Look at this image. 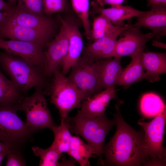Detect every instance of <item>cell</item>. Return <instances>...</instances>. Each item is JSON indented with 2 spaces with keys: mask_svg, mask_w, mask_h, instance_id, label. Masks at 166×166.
Masks as SVG:
<instances>
[{
  "mask_svg": "<svg viewBox=\"0 0 166 166\" xmlns=\"http://www.w3.org/2000/svg\"><path fill=\"white\" fill-rule=\"evenodd\" d=\"M44 48L31 42L0 38V49L30 62L43 72L45 53L43 51Z\"/></svg>",
  "mask_w": 166,
  "mask_h": 166,
  "instance_id": "cell-12",
  "label": "cell"
},
{
  "mask_svg": "<svg viewBox=\"0 0 166 166\" xmlns=\"http://www.w3.org/2000/svg\"><path fill=\"white\" fill-rule=\"evenodd\" d=\"M67 153L81 166H90L89 159L95 156L87 143L78 135L72 136Z\"/></svg>",
  "mask_w": 166,
  "mask_h": 166,
  "instance_id": "cell-25",
  "label": "cell"
},
{
  "mask_svg": "<svg viewBox=\"0 0 166 166\" xmlns=\"http://www.w3.org/2000/svg\"><path fill=\"white\" fill-rule=\"evenodd\" d=\"M6 166H23L26 164L20 153L11 150L7 155Z\"/></svg>",
  "mask_w": 166,
  "mask_h": 166,
  "instance_id": "cell-31",
  "label": "cell"
},
{
  "mask_svg": "<svg viewBox=\"0 0 166 166\" xmlns=\"http://www.w3.org/2000/svg\"><path fill=\"white\" fill-rule=\"evenodd\" d=\"M131 24H123L115 31L93 41L84 47L82 56L92 61L111 57L116 47L117 38L121 32Z\"/></svg>",
  "mask_w": 166,
  "mask_h": 166,
  "instance_id": "cell-15",
  "label": "cell"
},
{
  "mask_svg": "<svg viewBox=\"0 0 166 166\" xmlns=\"http://www.w3.org/2000/svg\"><path fill=\"white\" fill-rule=\"evenodd\" d=\"M114 87L104 89L93 96L85 99L82 102L80 109L77 116L80 117H93L105 114L109 102L116 98Z\"/></svg>",
  "mask_w": 166,
  "mask_h": 166,
  "instance_id": "cell-17",
  "label": "cell"
},
{
  "mask_svg": "<svg viewBox=\"0 0 166 166\" xmlns=\"http://www.w3.org/2000/svg\"><path fill=\"white\" fill-rule=\"evenodd\" d=\"M45 15L49 16L53 14L67 11L69 8L68 0H43Z\"/></svg>",
  "mask_w": 166,
  "mask_h": 166,
  "instance_id": "cell-29",
  "label": "cell"
},
{
  "mask_svg": "<svg viewBox=\"0 0 166 166\" xmlns=\"http://www.w3.org/2000/svg\"><path fill=\"white\" fill-rule=\"evenodd\" d=\"M19 110L24 111L26 125L33 131L51 128L55 125L47 106L43 88L42 87L35 88L32 95L25 97L19 106Z\"/></svg>",
  "mask_w": 166,
  "mask_h": 166,
  "instance_id": "cell-7",
  "label": "cell"
},
{
  "mask_svg": "<svg viewBox=\"0 0 166 166\" xmlns=\"http://www.w3.org/2000/svg\"><path fill=\"white\" fill-rule=\"evenodd\" d=\"M64 120L69 123L70 132L82 137L93 154L98 157V164L105 165L102 156L105 139L109 131L115 125L114 120L109 119L105 113L93 117L68 116Z\"/></svg>",
  "mask_w": 166,
  "mask_h": 166,
  "instance_id": "cell-2",
  "label": "cell"
},
{
  "mask_svg": "<svg viewBox=\"0 0 166 166\" xmlns=\"http://www.w3.org/2000/svg\"><path fill=\"white\" fill-rule=\"evenodd\" d=\"M91 6L92 9L89 14L94 16L97 14H101L117 26L123 25V22L125 20L138 17L144 12L128 5H116L105 8L99 6L94 1L91 2Z\"/></svg>",
  "mask_w": 166,
  "mask_h": 166,
  "instance_id": "cell-18",
  "label": "cell"
},
{
  "mask_svg": "<svg viewBox=\"0 0 166 166\" xmlns=\"http://www.w3.org/2000/svg\"><path fill=\"white\" fill-rule=\"evenodd\" d=\"M52 76L51 101L58 109L61 119H64L71 111L80 108L82 102L87 97L59 69L54 71Z\"/></svg>",
  "mask_w": 166,
  "mask_h": 166,
  "instance_id": "cell-4",
  "label": "cell"
},
{
  "mask_svg": "<svg viewBox=\"0 0 166 166\" xmlns=\"http://www.w3.org/2000/svg\"><path fill=\"white\" fill-rule=\"evenodd\" d=\"M143 49L139 50L130 57L132 60L124 69L117 85L123 86L125 89L138 81L146 79L145 72L141 60Z\"/></svg>",
  "mask_w": 166,
  "mask_h": 166,
  "instance_id": "cell-21",
  "label": "cell"
},
{
  "mask_svg": "<svg viewBox=\"0 0 166 166\" xmlns=\"http://www.w3.org/2000/svg\"><path fill=\"white\" fill-rule=\"evenodd\" d=\"M8 3L13 7H15L16 5H15L16 2L18 0H8Z\"/></svg>",
  "mask_w": 166,
  "mask_h": 166,
  "instance_id": "cell-39",
  "label": "cell"
},
{
  "mask_svg": "<svg viewBox=\"0 0 166 166\" xmlns=\"http://www.w3.org/2000/svg\"><path fill=\"white\" fill-rule=\"evenodd\" d=\"M71 69L68 78L87 98L102 91L98 60L92 61L82 56Z\"/></svg>",
  "mask_w": 166,
  "mask_h": 166,
  "instance_id": "cell-8",
  "label": "cell"
},
{
  "mask_svg": "<svg viewBox=\"0 0 166 166\" xmlns=\"http://www.w3.org/2000/svg\"><path fill=\"white\" fill-rule=\"evenodd\" d=\"M24 94L2 72L0 68V104L19 106Z\"/></svg>",
  "mask_w": 166,
  "mask_h": 166,
  "instance_id": "cell-22",
  "label": "cell"
},
{
  "mask_svg": "<svg viewBox=\"0 0 166 166\" xmlns=\"http://www.w3.org/2000/svg\"><path fill=\"white\" fill-rule=\"evenodd\" d=\"M34 154L40 158V166H75V161L73 159L63 160L61 162L59 160L61 154L51 146L44 149L38 146L32 148Z\"/></svg>",
  "mask_w": 166,
  "mask_h": 166,
  "instance_id": "cell-23",
  "label": "cell"
},
{
  "mask_svg": "<svg viewBox=\"0 0 166 166\" xmlns=\"http://www.w3.org/2000/svg\"><path fill=\"white\" fill-rule=\"evenodd\" d=\"M69 45L68 33L61 24L58 34L49 44L45 53L43 73L46 77L52 76L54 71L59 69L67 55Z\"/></svg>",
  "mask_w": 166,
  "mask_h": 166,
  "instance_id": "cell-11",
  "label": "cell"
},
{
  "mask_svg": "<svg viewBox=\"0 0 166 166\" xmlns=\"http://www.w3.org/2000/svg\"><path fill=\"white\" fill-rule=\"evenodd\" d=\"M121 26L114 25L105 16L99 14L93 20L91 39L94 41L108 35L116 30Z\"/></svg>",
  "mask_w": 166,
  "mask_h": 166,
  "instance_id": "cell-27",
  "label": "cell"
},
{
  "mask_svg": "<svg viewBox=\"0 0 166 166\" xmlns=\"http://www.w3.org/2000/svg\"><path fill=\"white\" fill-rule=\"evenodd\" d=\"M50 129L54 135V140L51 146L61 154L67 153L73 136L69 123L64 119H61L59 125H55Z\"/></svg>",
  "mask_w": 166,
  "mask_h": 166,
  "instance_id": "cell-24",
  "label": "cell"
},
{
  "mask_svg": "<svg viewBox=\"0 0 166 166\" xmlns=\"http://www.w3.org/2000/svg\"><path fill=\"white\" fill-rule=\"evenodd\" d=\"M122 102L117 103L114 115L116 132L109 143L104 146L105 165L113 166L146 165L144 131L135 130L123 118L120 107Z\"/></svg>",
  "mask_w": 166,
  "mask_h": 166,
  "instance_id": "cell-1",
  "label": "cell"
},
{
  "mask_svg": "<svg viewBox=\"0 0 166 166\" xmlns=\"http://www.w3.org/2000/svg\"><path fill=\"white\" fill-rule=\"evenodd\" d=\"M166 119V108L151 121L140 120L138 124L143 128L144 134V149L146 165H164L166 148L163 142Z\"/></svg>",
  "mask_w": 166,
  "mask_h": 166,
  "instance_id": "cell-5",
  "label": "cell"
},
{
  "mask_svg": "<svg viewBox=\"0 0 166 166\" xmlns=\"http://www.w3.org/2000/svg\"><path fill=\"white\" fill-rule=\"evenodd\" d=\"M11 149L3 152L0 153V166L1 165L2 161L4 158L7 156L8 153L11 150Z\"/></svg>",
  "mask_w": 166,
  "mask_h": 166,
  "instance_id": "cell-38",
  "label": "cell"
},
{
  "mask_svg": "<svg viewBox=\"0 0 166 166\" xmlns=\"http://www.w3.org/2000/svg\"><path fill=\"white\" fill-rule=\"evenodd\" d=\"M133 26L140 28L144 27L152 31L156 40L160 39L166 34V7L159 6L151 7V10L144 11L137 18Z\"/></svg>",
  "mask_w": 166,
  "mask_h": 166,
  "instance_id": "cell-16",
  "label": "cell"
},
{
  "mask_svg": "<svg viewBox=\"0 0 166 166\" xmlns=\"http://www.w3.org/2000/svg\"><path fill=\"white\" fill-rule=\"evenodd\" d=\"M98 61L102 89L117 85L123 70L121 57L103 59L98 60Z\"/></svg>",
  "mask_w": 166,
  "mask_h": 166,
  "instance_id": "cell-19",
  "label": "cell"
},
{
  "mask_svg": "<svg viewBox=\"0 0 166 166\" xmlns=\"http://www.w3.org/2000/svg\"><path fill=\"white\" fill-rule=\"evenodd\" d=\"M54 33L2 21L0 23V38L31 42L44 48L48 46Z\"/></svg>",
  "mask_w": 166,
  "mask_h": 166,
  "instance_id": "cell-9",
  "label": "cell"
},
{
  "mask_svg": "<svg viewBox=\"0 0 166 166\" xmlns=\"http://www.w3.org/2000/svg\"><path fill=\"white\" fill-rule=\"evenodd\" d=\"M14 9L10 10L4 11L3 12L0 11V23L5 18L12 13Z\"/></svg>",
  "mask_w": 166,
  "mask_h": 166,
  "instance_id": "cell-35",
  "label": "cell"
},
{
  "mask_svg": "<svg viewBox=\"0 0 166 166\" xmlns=\"http://www.w3.org/2000/svg\"><path fill=\"white\" fill-rule=\"evenodd\" d=\"M124 0H94V1L99 6L103 7L109 5L111 6L121 5Z\"/></svg>",
  "mask_w": 166,
  "mask_h": 166,
  "instance_id": "cell-32",
  "label": "cell"
},
{
  "mask_svg": "<svg viewBox=\"0 0 166 166\" xmlns=\"http://www.w3.org/2000/svg\"><path fill=\"white\" fill-rule=\"evenodd\" d=\"M142 63L145 72L146 79L151 82L158 81L160 76L166 73L165 53L143 51L141 54Z\"/></svg>",
  "mask_w": 166,
  "mask_h": 166,
  "instance_id": "cell-20",
  "label": "cell"
},
{
  "mask_svg": "<svg viewBox=\"0 0 166 166\" xmlns=\"http://www.w3.org/2000/svg\"><path fill=\"white\" fill-rule=\"evenodd\" d=\"M73 9L80 19L86 38L91 39V28L89 20V0H70Z\"/></svg>",
  "mask_w": 166,
  "mask_h": 166,
  "instance_id": "cell-28",
  "label": "cell"
},
{
  "mask_svg": "<svg viewBox=\"0 0 166 166\" xmlns=\"http://www.w3.org/2000/svg\"><path fill=\"white\" fill-rule=\"evenodd\" d=\"M0 68L24 94L33 88L46 85L47 77L40 68L6 51H0Z\"/></svg>",
  "mask_w": 166,
  "mask_h": 166,
  "instance_id": "cell-3",
  "label": "cell"
},
{
  "mask_svg": "<svg viewBox=\"0 0 166 166\" xmlns=\"http://www.w3.org/2000/svg\"><path fill=\"white\" fill-rule=\"evenodd\" d=\"M147 6H159L166 7V0H147Z\"/></svg>",
  "mask_w": 166,
  "mask_h": 166,
  "instance_id": "cell-33",
  "label": "cell"
},
{
  "mask_svg": "<svg viewBox=\"0 0 166 166\" xmlns=\"http://www.w3.org/2000/svg\"><path fill=\"white\" fill-rule=\"evenodd\" d=\"M140 29L131 24L123 31L117 40L111 57H131L138 51L143 49L146 43L153 36L152 32L144 34Z\"/></svg>",
  "mask_w": 166,
  "mask_h": 166,
  "instance_id": "cell-10",
  "label": "cell"
},
{
  "mask_svg": "<svg viewBox=\"0 0 166 166\" xmlns=\"http://www.w3.org/2000/svg\"><path fill=\"white\" fill-rule=\"evenodd\" d=\"M25 8L33 14L42 16L43 11V0H21Z\"/></svg>",
  "mask_w": 166,
  "mask_h": 166,
  "instance_id": "cell-30",
  "label": "cell"
},
{
  "mask_svg": "<svg viewBox=\"0 0 166 166\" xmlns=\"http://www.w3.org/2000/svg\"><path fill=\"white\" fill-rule=\"evenodd\" d=\"M10 149H11L7 145L0 141V153Z\"/></svg>",
  "mask_w": 166,
  "mask_h": 166,
  "instance_id": "cell-37",
  "label": "cell"
},
{
  "mask_svg": "<svg viewBox=\"0 0 166 166\" xmlns=\"http://www.w3.org/2000/svg\"><path fill=\"white\" fill-rule=\"evenodd\" d=\"M19 107V106L0 104V141L14 151L20 153V147L33 131L18 116Z\"/></svg>",
  "mask_w": 166,
  "mask_h": 166,
  "instance_id": "cell-6",
  "label": "cell"
},
{
  "mask_svg": "<svg viewBox=\"0 0 166 166\" xmlns=\"http://www.w3.org/2000/svg\"><path fill=\"white\" fill-rule=\"evenodd\" d=\"M57 18L65 28L69 39L67 54L61 65V71L65 75L81 57L84 47V43L77 24L63 19L60 15L58 16Z\"/></svg>",
  "mask_w": 166,
  "mask_h": 166,
  "instance_id": "cell-14",
  "label": "cell"
},
{
  "mask_svg": "<svg viewBox=\"0 0 166 166\" xmlns=\"http://www.w3.org/2000/svg\"><path fill=\"white\" fill-rule=\"evenodd\" d=\"M46 15L40 16L28 12L25 8L21 0L18 4L12 13L2 21L47 31L54 32L55 24L53 20Z\"/></svg>",
  "mask_w": 166,
  "mask_h": 166,
  "instance_id": "cell-13",
  "label": "cell"
},
{
  "mask_svg": "<svg viewBox=\"0 0 166 166\" xmlns=\"http://www.w3.org/2000/svg\"><path fill=\"white\" fill-rule=\"evenodd\" d=\"M152 45L155 46L162 48H166V44L157 40H154L152 42Z\"/></svg>",
  "mask_w": 166,
  "mask_h": 166,
  "instance_id": "cell-36",
  "label": "cell"
},
{
  "mask_svg": "<svg viewBox=\"0 0 166 166\" xmlns=\"http://www.w3.org/2000/svg\"><path fill=\"white\" fill-rule=\"evenodd\" d=\"M165 108L166 105L161 98L154 93H146L141 99L140 111L143 115L146 117H155Z\"/></svg>",
  "mask_w": 166,
  "mask_h": 166,
  "instance_id": "cell-26",
  "label": "cell"
},
{
  "mask_svg": "<svg viewBox=\"0 0 166 166\" xmlns=\"http://www.w3.org/2000/svg\"><path fill=\"white\" fill-rule=\"evenodd\" d=\"M15 7H13L8 2H5L4 0H0V11L1 10L7 11L13 10Z\"/></svg>",
  "mask_w": 166,
  "mask_h": 166,
  "instance_id": "cell-34",
  "label": "cell"
}]
</instances>
